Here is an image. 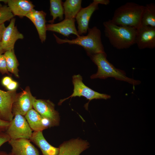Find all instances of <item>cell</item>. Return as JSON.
<instances>
[{
	"label": "cell",
	"mask_w": 155,
	"mask_h": 155,
	"mask_svg": "<svg viewBox=\"0 0 155 155\" xmlns=\"http://www.w3.org/2000/svg\"><path fill=\"white\" fill-rule=\"evenodd\" d=\"M103 25L105 36L114 47L126 49L135 44L136 28L118 26L110 20L104 22Z\"/></svg>",
	"instance_id": "6da1fadb"
},
{
	"label": "cell",
	"mask_w": 155,
	"mask_h": 155,
	"mask_svg": "<svg viewBox=\"0 0 155 155\" xmlns=\"http://www.w3.org/2000/svg\"><path fill=\"white\" fill-rule=\"evenodd\" d=\"M88 55L98 67L97 72L91 76V79L97 78L105 79L112 77L117 80L127 82L133 86L138 85L141 83L139 80L127 77L124 71L116 68L107 59L106 53Z\"/></svg>",
	"instance_id": "7a4b0ae2"
},
{
	"label": "cell",
	"mask_w": 155,
	"mask_h": 155,
	"mask_svg": "<svg viewBox=\"0 0 155 155\" xmlns=\"http://www.w3.org/2000/svg\"><path fill=\"white\" fill-rule=\"evenodd\" d=\"M88 34L85 36H80L75 38L69 40L67 38L62 39L53 34L57 42L59 44L68 43L69 44H76L83 47L87 55L100 53H105L102 44L101 32L96 26L88 29Z\"/></svg>",
	"instance_id": "3957f363"
},
{
	"label": "cell",
	"mask_w": 155,
	"mask_h": 155,
	"mask_svg": "<svg viewBox=\"0 0 155 155\" xmlns=\"http://www.w3.org/2000/svg\"><path fill=\"white\" fill-rule=\"evenodd\" d=\"M143 7L134 2H127L115 10L111 21L118 26L137 29L140 26Z\"/></svg>",
	"instance_id": "277c9868"
},
{
	"label": "cell",
	"mask_w": 155,
	"mask_h": 155,
	"mask_svg": "<svg viewBox=\"0 0 155 155\" xmlns=\"http://www.w3.org/2000/svg\"><path fill=\"white\" fill-rule=\"evenodd\" d=\"M72 82L74 86L72 94L68 97L60 100L59 105L70 98L77 96L84 97L89 100V102L93 99L106 100L111 98L110 95L99 93L86 86L83 83L82 77L80 75H74L72 77Z\"/></svg>",
	"instance_id": "5b68a950"
},
{
	"label": "cell",
	"mask_w": 155,
	"mask_h": 155,
	"mask_svg": "<svg viewBox=\"0 0 155 155\" xmlns=\"http://www.w3.org/2000/svg\"><path fill=\"white\" fill-rule=\"evenodd\" d=\"M10 139L25 138L30 140L32 133L24 116L15 115L5 131Z\"/></svg>",
	"instance_id": "8992f818"
},
{
	"label": "cell",
	"mask_w": 155,
	"mask_h": 155,
	"mask_svg": "<svg viewBox=\"0 0 155 155\" xmlns=\"http://www.w3.org/2000/svg\"><path fill=\"white\" fill-rule=\"evenodd\" d=\"M33 108L47 121L49 127L59 125V113L55 110L54 104L49 100L36 99Z\"/></svg>",
	"instance_id": "52a82bcc"
},
{
	"label": "cell",
	"mask_w": 155,
	"mask_h": 155,
	"mask_svg": "<svg viewBox=\"0 0 155 155\" xmlns=\"http://www.w3.org/2000/svg\"><path fill=\"white\" fill-rule=\"evenodd\" d=\"M36 98L32 94L28 86L20 93L17 94L12 105V113L14 116L17 114L24 116L31 109Z\"/></svg>",
	"instance_id": "ba28073f"
},
{
	"label": "cell",
	"mask_w": 155,
	"mask_h": 155,
	"mask_svg": "<svg viewBox=\"0 0 155 155\" xmlns=\"http://www.w3.org/2000/svg\"><path fill=\"white\" fill-rule=\"evenodd\" d=\"M17 94L16 90L5 91L0 89L1 119L10 122L13 119L12 107Z\"/></svg>",
	"instance_id": "9c48e42d"
},
{
	"label": "cell",
	"mask_w": 155,
	"mask_h": 155,
	"mask_svg": "<svg viewBox=\"0 0 155 155\" xmlns=\"http://www.w3.org/2000/svg\"><path fill=\"white\" fill-rule=\"evenodd\" d=\"M135 44L140 49L155 47V28L140 26L136 29Z\"/></svg>",
	"instance_id": "30bf717a"
},
{
	"label": "cell",
	"mask_w": 155,
	"mask_h": 155,
	"mask_svg": "<svg viewBox=\"0 0 155 155\" xmlns=\"http://www.w3.org/2000/svg\"><path fill=\"white\" fill-rule=\"evenodd\" d=\"M15 20L14 18L10 20L9 25L6 27L3 33L1 42L2 48L5 51L14 49L16 41L24 38L23 34L18 31L15 26Z\"/></svg>",
	"instance_id": "8fae6325"
},
{
	"label": "cell",
	"mask_w": 155,
	"mask_h": 155,
	"mask_svg": "<svg viewBox=\"0 0 155 155\" xmlns=\"http://www.w3.org/2000/svg\"><path fill=\"white\" fill-rule=\"evenodd\" d=\"M98 4L93 0L87 7L82 8L75 19L78 25L77 30L80 36L87 33L90 18L95 11L98 9Z\"/></svg>",
	"instance_id": "7c38bea8"
},
{
	"label": "cell",
	"mask_w": 155,
	"mask_h": 155,
	"mask_svg": "<svg viewBox=\"0 0 155 155\" xmlns=\"http://www.w3.org/2000/svg\"><path fill=\"white\" fill-rule=\"evenodd\" d=\"M8 142L11 147V153L12 155H40L38 150L30 140L10 139Z\"/></svg>",
	"instance_id": "4fadbf2b"
},
{
	"label": "cell",
	"mask_w": 155,
	"mask_h": 155,
	"mask_svg": "<svg viewBox=\"0 0 155 155\" xmlns=\"http://www.w3.org/2000/svg\"><path fill=\"white\" fill-rule=\"evenodd\" d=\"M89 145L86 141L80 139L70 140L59 146L57 155H80L89 147Z\"/></svg>",
	"instance_id": "5bb4252c"
},
{
	"label": "cell",
	"mask_w": 155,
	"mask_h": 155,
	"mask_svg": "<svg viewBox=\"0 0 155 155\" xmlns=\"http://www.w3.org/2000/svg\"><path fill=\"white\" fill-rule=\"evenodd\" d=\"M75 19H65L57 23L46 24V30L58 33L67 37L71 34L79 37L80 36L75 27Z\"/></svg>",
	"instance_id": "9a60e30c"
},
{
	"label": "cell",
	"mask_w": 155,
	"mask_h": 155,
	"mask_svg": "<svg viewBox=\"0 0 155 155\" xmlns=\"http://www.w3.org/2000/svg\"><path fill=\"white\" fill-rule=\"evenodd\" d=\"M46 13L43 11H37L34 9L26 16L35 25L42 43L45 41L46 38Z\"/></svg>",
	"instance_id": "2e32d148"
},
{
	"label": "cell",
	"mask_w": 155,
	"mask_h": 155,
	"mask_svg": "<svg viewBox=\"0 0 155 155\" xmlns=\"http://www.w3.org/2000/svg\"><path fill=\"white\" fill-rule=\"evenodd\" d=\"M7 3L13 15L20 18L26 17L35 7L28 0H8Z\"/></svg>",
	"instance_id": "e0dca14e"
},
{
	"label": "cell",
	"mask_w": 155,
	"mask_h": 155,
	"mask_svg": "<svg viewBox=\"0 0 155 155\" xmlns=\"http://www.w3.org/2000/svg\"><path fill=\"white\" fill-rule=\"evenodd\" d=\"M30 140L40 149L43 155H57L59 153V148L50 144L44 138L42 131H34Z\"/></svg>",
	"instance_id": "ac0fdd59"
},
{
	"label": "cell",
	"mask_w": 155,
	"mask_h": 155,
	"mask_svg": "<svg viewBox=\"0 0 155 155\" xmlns=\"http://www.w3.org/2000/svg\"><path fill=\"white\" fill-rule=\"evenodd\" d=\"M24 117L34 131H42L49 127L47 121L33 108L29 111Z\"/></svg>",
	"instance_id": "d6986e66"
},
{
	"label": "cell",
	"mask_w": 155,
	"mask_h": 155,
	"mask_svg": "<svg viewBox=\"0 0 155 155\" xmlns=\"http://www.w3.org/2000/svg\"><path fill=\"white\" fill-rule=\"evenodd\" d=\"M140 26L155 28V4L151 3L144 6Z\"/></svg>",
	"instance_id": "ffe728a7"
},
{
	"label": "cell",
	"mask_w": 155,
	"mask_h": 155,
	"mask_svg": "<svg viewBox=\"0 0 155 155\" xmlns=\"http://www.w3.org/2000/svg\"><path fill=\"white\" fill-rule=\"evenodd\" d=\"M81 0H66L63 3L65 19H75L82 8Z\"/></svg>",
	"instance_id": "44dd1931"
},
{
	"label": "cell",
	"mask_w": 155,
	"mask_h": 155,
	"mask_svg": "<svg viewBox=\"0 0 155 155\" xmlns=\"http://www.w3.org/2000/svg\"><path fill=\"white\" fill-rule=\"evenodd\" d=\"M7 69L9 72L18 78L19 63L14 53V49L5 51L4 53Z\"/></svg>",
	"instance_id": "7402d4cb"
},
{
	"label": "cell",
	"mask_w": 155,
	"mask_h": 155,
	"mask_svg": "<svg viewBox=\"0 0 155 155\" xmlns=\"http://www.w3.org/2000/svg\"><path fill=\"white\" fill-rule=\"evenodd\" d=\"M50 14L52 16L51 20L49 21L51 24H53L57 18L61 21L63 19L64 14L63 6V3L61 0H50Z\"/></svg>",
	"instance_id": "603a6c76"
},
{
	"label": "cell",
	"mask_w": 155,
	"mask_h": 155,
	"mask_svg": "<svg viewBox=\"0 0 155 155\" xmlns=\"http://www.w3.org/2000/svg\"><path fill=\"white\" fill-rule=\"evenodd\" d=\"M14 16L7 5H2L0 8V24H4L13 18Z\"/></svg>",
	"instance_id": "cb8c5ba5"
},
{
	"label": "cell",
	"mask_w": 155,
	"mask_h": 155,
	"mask_svg": "<svg viewBox=\"0 0 155 155\" xmlns=\"http://www.w3.org/2000/svg\"><path fill=\"white\" fill-rule=\"evenodd\" d=\"M0 72L3 74L9 73L4 54H0Z\"/></svg>",
	"instance_id": "d4e9b609"
},
{
	"label": "cell",
	"mask_w": 155,
	"mask_h": 155,
	"mask_svg": "<svg viewBox=\"0 0 155 155\" xmlns=\"http://www.w3.org/2000/svg\"><path fill=\"white\" fill-rule=\"evenodd\" d=\"M10 138L6 132H0V147L5 143L8 142Z\"/></svg>",
	"instance_id": "484cf974"
},
{
	"label": "cell",
	"mask_w": 155,
	"mask_h": 155,
	"mask_svg": "<svg viewBox=\"0 0 155 155\" xmlns=\"http://www.w3.org/2000/svg\"><path fill=\"white\" fill-rule=\"evenodd\" d=\"M10 122L4 121L0 119V132L5 131L10 124Z\"/></svg>",
	"instance_id": "4316f807"
},
{
	"label": "cell",
	"mask_w": 155,
	"mask_h": 155,
	"mask_svg": "<svg viewBox=\"0 0 155 155\" xmlns=\"http://www.w3.org/2000/svg\"><path fill=\"white\" fill-rule=\"evenodd\" d=\"M18 86V83L13 80L6 87L9 91H12L16 90Z\"/></svg>",
	"instance_id": "83f0119b"
},
{
	"label": "cell",
	"mask_w": 155,
	"mask_h": 155,
	"mask_svg": "<svg viewBox=\"0 0 155 155\" xmlns=\"http://www.w3.org/2000/svg\"><path fill=\"white\" fill-rule=\"evenodd\" d=\"M13 80L12 78L9 76H5L3 78L2 80V85L6 87Z\"/></svg>",
	"instance_id": "f1b7e54d"
},
{
	"label": "cell",
	"mask_w": 155,
	"mask_h": 155,
	"mask_svg": "<svg viewBox=\"0 0 155 155\" xmlns=\"http://www.w3.org/2000/svg\"><path fill=\"white\" fill-rule=\"evenodd\" d=\"M94 1L98 4H100L107 5L110 2V1L109 0H94Z\"/></svg>",
	"instance_id": "f546056e"
},
{
	"label": "cell",
	"mask_w": 155,
	"mask_h": 155,
	"mask_svg": "<svg viewBox=\"0 0 155 155\" xmlns=\"http://www.w3.org/2000/svg\"><path fill=\"white\" fill-rule=\"evenodd\" d=\"M6 27L4 24H0V41H1L3 35Z\"/></svg>",
	"instance_id": "4dcf8cb0"
},
{
	"label": "cell",
	"mask_w": 155,
	"mask_h": 155,
	"mask_svg": "<svg viewBox=\"0 0 155 155\" xmlns=\"http://www.w3.org/2000/svg\"><path fill=\"white\" fill-rule=\"evenodd\" d=\"M0 155H12L11 153H7L3 151H0Z\"/></svg>",
	"instance_id": "1f68e13d"
},
{
	"label": "cell",
	"mask_w": 155,
	"mask_h": 155,
	"mask_svg": "<svg viewBox=\"0 0 155 155\" xmlns=\"http://www.w3.org/2000/svg\"><path fill=\"white\" fill-rule=\"evenodd\" d=\"M5 51L3 49L1 43V42L0 41V54H3L5 52Z\"/></svg>",
	"instance_id": "d6a6232c"
},
{
	"label": "cell",
	"mask_w": 155,
	"mask_h": 155,
	"mask_svg": "<svg viewBox=\"0 0 155 155\" xmlns=\"http://www.w3.org/2000/svg\"><path fill=\"white\" fill-rule=\"evenodd\" d=\"M8 0H0V2H3L6 4L7 3Z\"/></svg>",
	"instance_id": "836d02e7"
},
{
	"label": "cell",
	"mask_w": 155,
	"mask_h": 155,
	"mask_svg": "<svg viewBox=\"0 0 155 155\" xmlns=\"http://www.w3.org/2000/svg\"><path fill=\"white\" fill-rule=\"evenodd\" d=\"M2 5L0 3V8L2 6Z\"/></svg>",
	"instance_id": "e575fe53"
}]
</instances>
